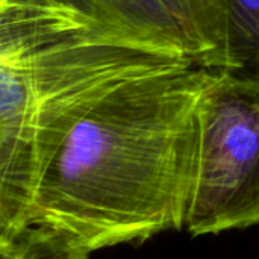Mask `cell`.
Returning a JSON list of instances; mask_svg holds the SVG:
<instances>
[{
	"label": "cell",
	"mask_w": 259,
	"mask_h": 259,
	"mask_svg": "<svg viewBox=\"0 0 259 259\" xmlns=\"http://www.w3.org/2000/svg\"><path fill=\"white\" fill-rule=\"evenodd\" d=\"M211 70L137 77L32 152L0 202V229H56L94 250L184 229Z\"/></svg>",
	"instance_id": "6da1fadb"
},
{
	"label": "cell",
	"mask_w": 259,
	"mask_h": 259,
	"mask_svg": "<svg viewBox=\"0 0 259 259\" xmlns=\"http://www.w3.org/2000/svg\"><path fill=\"white\" fill-rule=\"evenodd\" d=\"M196 65L103 29L76 33L0 59V185L36 149L129 80Z\"/></svg>",
	"instance_id": "7a4b0ae2"
},
{
	"label": "cell",
	"mask_w": 259,
	"mask_h": 259,
	"mask_svg": "<svg viewBox=\"0 0 259 259\" xmlns=\"http://www.w3.org/2000/svg\"><path fill=\"white\" fill-rule=\"evenodd\" d=\"M219 73L259 88V0H226L225 64Z\"/></svg>",
	"instance_id": "52a82bcc"
},
{
	"label": "cell",
	"mask_w": 259,
	"mask_h": 259,
	"mask_svg": "<svg viewBox=\"0 0 259 259\" xmlns=\"http://www.w3.org/2000/svg\"><path fill=\"white\" fill-rule=\"evenodd\" d=\"M2 146H3V134L0 132V170H2Z\"/></svg>",
	"instance_id": "30bf717a"
},
{
	"label": "cell",
	"mask_w": 259,
	"mask_h": 259,
	"mask_svg": "<svg viewBox=\"0 0 259 259\" xmlns=\"http://www.w3.org/2000/svg\"><path fill=\"white\" fill-rule=\"evenodd\" d=\"M20 250L14 237L0 231V259H18Z\"/></svg>",
	"instance_id": "9c48e42d"
},
{
	"label": "cell",
	"mask_w": 259,
	"mask_h": 259,
	"mask_svg": "<svg viewBox=\"0 0 259 259\" xmlns=\"http://www.w3.org/2000/svg\"><path fill=\"white\" fill-rule=\"evenodd\" d=\"M184 33L197 67L220 71L225 64L226 0H159Z\"/></svg>",
	"instance_id": "8992f818"
},
{
	"label": "cell",
	"mask_w": 259,
	"mask_h": 259,
	"mask_svg": "<svg viewBox=\"0 0 259 259\" xmlns=\"http://www.w3.org/2000/svg\"><path fill=\"white\" fill-rule=\"evenodd\" d=\"M259 226V88L212 71L184 229L191 237Z\"/></svg>",
	"instance_id": "3957f363"
},
{
	"label": "cell",
	"mask_w": 259,
	"mask_h": 259,
	"mask_svg": "<svg viewBox=\"0 0 259 259\" xmlns=\"http://www.w3.org/2000/svg\"><path fill=\"white\" fill-rule=\"evenodd\" d=\"M18 259H88L90 252L62 232L47 226H26L12 235Z\"/></svg>",
	"instance_id": "ba28073f"
},
{
	"label": "cell",
	"mask_w": 259,
	"mask_h": 259,
	"mask_svg": "<svg viewBox=\"0 0 259 259\" xmlns=\"http://www.w3.org/2000/svg\"><path fill=\"white\" fill-rule=\"evenodd\" d=\"M93 29L102 27L70 9L32 0H0V59Z\"/></svg>",
	"instance_id": "5b68a950"
},
{
	"label": "cell",
	"mask_w": 259,
	"mask_h": 259,
	"mask_svg": "<svg viewBox=\"0 0 259 259\" xmlns=\"http://www.w3.org/2000/svg\"><path fill=\"white\" fill-rule=\"evenodd\" d=\"M70 9L97 27L138 46L182 55L193 61L190 46L159 0H32ZM194 62V61H193Z\"/></svg>",
	"instance_id": "277c9868"
}]
</instances>
